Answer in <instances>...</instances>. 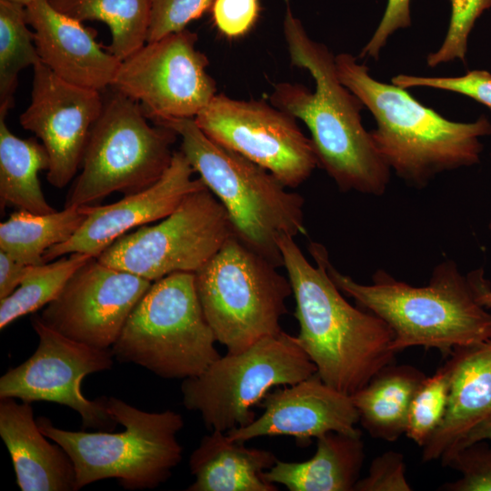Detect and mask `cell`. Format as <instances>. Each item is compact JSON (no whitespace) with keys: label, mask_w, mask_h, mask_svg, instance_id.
<instances>
[{"label":"cell","mask_w":491,"mask_h":491,"mask_svg":"<svg viewBox=\"0 0 491 491\" xmlns=\"http://www.w3.org/2000/svg\"><path fill=\"white\" fill-rule=\"evenodd\" d=\"M0 436L22 491H76L72 459L57 443L47 441L31 403L0 398Z\"/></svg>","instance_id":"44dd1931"},{"label":"cell","mask_w":491,"mask_h":491,"mask_svg":"<svg viewBox=\"0 0 491 491\" xmlns=\"http://www.w3.org/2000/svg\"><path fill=\"white\" fill-rule=\"evenodd\" d=\"M411 25L410 0H387L378 26L363 47L359 57L377 60L389 37L399 29Z\"/></svg>","instance_id":"8d00e7d4"},{"label":"cell","mask_w":491,"mask_h":491,"mask_svg":"<svg viewBox=\"0 0 491 491\" xmlns=\"http://www.w3.org/2000/svg\"><path fill=\"white\" fill-rule=\"evenodd\" d=\"M480 440L491 441V416L487 419L483 421L480 425H478L476 428H474L467 435V436L465 438V440L462 442V444L456 450L460 449L463 446H466L467 445H470L474 442L480 441Z\"/></svg>","instance_id":"f35d334b"},{"label":"cell","mask_w":491,"mask_h":491,"mask_svg":"<svg viewBox=\"0 0 491 491\" xmlns=\"http://www.w3.org/2000/svg\"><path fill=\"white\" fill-rule=\"evenodd\" d=\"M7 1H11V2H14V3L20 4V5H24V6H26L30 3H32L34 0H7Z\"/></svg>","instance_id":"60d3db41"},{"label":"cell","mask_w":491,"mask_h":491,"mask_svg":"<svg viewBox=\"0 0 491 491\" xmlns=\"http://www.w3.org/2000/svg\"><path fill=\"white\" fill-rule=\"evenodd\" d=\"M150 23L147 42L185 29L211 7L214 0H149Z\"/></svg>","instance_id":"836d02e7"},{"label":"cell","mask_w":491,"mask_h":491,"mask_svg":"<svg viewBox=\"0 0 491 491\" xmlns=\"http://www.w3.org/2000/svg\"><path fill=\"white\" fill-rule=\"evenodd\" d=\"M152 121L181 137V151L225 207L234 234L276 267L283 266L279 240L306 234L304 198L287 191L266 168L211 140L194 118Z\"/></svg>","instance_id":"5b68a950"},{"label":"cell","mask_w":491,"mask_h":491,"mask_svg":"<svg viewBox=\"0 0 491 491\" xmlns=\"http://www.w3.org/2000/svg\"><path fill=\"white\" fill-rule=\"evenodd\" d=\"M488 228H489V230H490V233H491V220H490V222H489V225H488Z\"/></svg>","instance_id":"b9f144b4"},{"label":"cell","mask_w":491,"mask_h":491,"mask_svg":"<svg viewBox=\"0 0 491 491\" xmlns=\"http://www.w3.org/2000/svg\"><path fill=\"white\" fill-rule=\"evenodd\" d=\"M364 460L361 436L328 432L316 438V450L310 459H277L262 476L289 491H354Z\"/></svg>","instance_id":"603a6c76"},{"label":"cell","mask_w":491,"mask_h":491,"mask_svg":"<svg viewBox=\"0 0 491 491\" xmlns=\"http://www.w3.org/2000/svg\"><path fill=\"white\" fill-rule=\"evenodd\" d=\"M203 312L195 274L178 272L152 282L111 347L114 357L164 379L203 373L221 356Z\"/></svg>","instance_id":"52a82bcc"},{"label":"cell","mask_w":491,"mask_h":491,"mask_svg":"<svg viewBox=\"0 0 491 491\" xmlns=\"http://www.w3.org/2000/svg\"><path fill=\"white\" fill-rule=\"evenodd\" d=\"M232 235L227 212L205 187L185 195L161 222L123 235L96 258L155 282L174 273L195 274Z\"/></svg>","instance_id":"8fae6325"},{"label":"cell","mask_w":491,"mask_h":491,"mask_svg":"<svg viewBox=\"0 0 491 491\" xmlns=\"http://www.w3.org/2000/svg\"><path fill=\"white\" fill-rule=\"evenodd\" d=\"M258 406L263 414L246 426L227 431L231 440L287 436L307 446L312 438L328 432L361 436L351 396L326 384L316 372L296 384L271 389Z\"/></svg>","instance_id":"e0dca14e"},{"label":"cell","mask_w":491,"mask_h":491,"mask_svg":"<svg viewBox=\"0 0 491 491\" xmlns=\"http://www.w3.org/2000/svg\"><path fill=\"white\" fill-rule=\"evenodd\" d=\"M151 284L91 257L38 317L46 326L74 341L111 348Z\"/></svg>","instance_id":"9a60e30c"},{"label":"cell","mask_w":491,"mask_h":491,"mask_svg":"<svg viewBox=\"0 0 491 491\" xmlns=\"http://www.w3.org/2000/svg\"><path fill=\"white\" fill-rule=\"evenodd\" d=\"M58 11L78 20L105 23L111 32L106 50L125 60L147 42L149 0H50Z\"/></svg>","instance_id":"4316f807"},{"label":"cell","mask_w":491,"mask_h":491,"mask_svg":"<svg viewBox=\"0 0 491 491\" xmlns=\"http://www.w3.org/2000/svg\"><path fill=\"white\" fill-rule=\"evenodd\" d=\"M316 372L296 336L282 330L241 352H227L200 375L184 379L183 405L199 412L208 429L226 433L252 423L253 408L273 387L296 384Z\"/></svg>","instance_id":"30bf717a"},{"label":"cell","mask_w":491,"mask_h":491,"mask_svg":"<svg viewBox=\"0 0 491 491\" xmlns=\"http://www.w3.org/2000/svg\"><path fill=\"white\" fill-rule=\"evenodd\" d=\"M401 453L389 450L375 457L367 475L359 478L354 491H411Z\"/></svg>","instance_id":"e575fe53"},{"label":"cell","mask_w":491,"mask_h":491,"mask_svg":"<svg viewBox=\"0 0 491 491\" xmlns=\"http://www.w3.org/2000/svg\"><path fill=\"white\" fill-rule=\"evenodd\" d=\"M478 300L486 308H491V289L482 294Z\"/></svg>","instance_id":"ab89813d"},{"label":"cell","mask_w":491,"mask_h":491,"mask_svg":"<svg viewBox=\"0 0 491 491\" xmlns=\"http://www.w3.org/2000/svg\"><path fill=\"white\" fill-rule=\"evenodd\" d=\"M450 388L443 420L422 447L424 462L442 460L491 416V337L448 356Z\"/></svg>","instance_id":"ffe728a7"},{"label":"cell","mask_w":491,"mask_h":491,"mask_svg":"<svg viewBox=\"0 0 491 491\" xmlns=\"http://www.w3.org/2000/svg\"><path fill=\"white\" fill-rule=\"evenodd\" d=\"M41 62L71 84L103 91L111 86L121 61L96 42V31L53 6L34 0L25 6Z\"/></svg>","instance_id":"d6986e66"},{"label":"cell","mask_w":491,"mask_h":491,"mask_svg":"<svg viewBox=\"0 0 491 491\" xmlns=\"http://www.w3.org/2000/svg\"><path fill=\"white\" fill-rule=\"evenodd\" d=\"M0 114V199L1 207L13 206L36 215L55 212L41 188L38 173L48 170L49 156L35 138L22 139L7 127Z\"/></svg>","instance_id":"d4e9b609"},{"label":"cell","mask_w":491,"mask_h":491,"mask_svg":"<svg viewBox=\"0 0 491 491\" xmlns=\"http://www.w3.org/2000/svg\"><path fill=\"white\" fill-rule=\"evenodd\" d=\"M194 169L184 153H174L163 176L152 186L105 205H86L87 216L80 228L65 243L50 247L45 262L65 255L83 253L98 257L114 241L135 227L162 220L185 195L205 186L192 177Z\"/></svg>","instance_id":"ac0fdd59"},{"label":"cell","mask_w":491,"mask_h":491,"mask_svg":"<svg viewBox=\"0 0 491 491\" xmlns=\"http://www.w3.org/2000/svg\"><path fill=\"white\" fill-rule=\"evenodd\" d=\"M86 216V205L47 215L17 210L0 224V250L25 265L45 264V253L70 239Z\"/></svg>","instance_id":"484cf974"},{"label":"cell","mask_w":491,"mask_h":491,"mask_svg":"<svg viewBox=\"0 0 491 491\" xmlns=\"http://www.w3.org/2000/svg\"><path fill=\"white\" fill-rule=\"evenodd\" d=\"M451 366L447 360L431 376H426L416 391L408 411L405 435L423 447L440 426L450 388Z\"/></svg>","instance_id":"f546056e"},{"label":"cell","mask_w":491,"mask_h":491,"mask_svg":"<svg viewBox=\"0 0 491 491\" xmlns=\"http://www.w3.org/2000/svg\"><path fill=\"white\" fill-rule=\"evenodd\" d=\"M276 268L234 234L195 273L205 316L228 353L282 331L279 321L293 290Z\"/></svg>","instance_id":"9c48e42d"},{"label":"cell","mask_w":491,"mask_h":491,"mask_svg":"<svg viewBox=\"0 0 491 491\" xmlns=\"http://www.w3.org/2000/svg\"><path fill=\"white\" fill-rule=\"evenodd\" d=\"M29 265L23 264L0 250V299L11 295L21 284Z\"/></svg>","instance_id":"74e56055"},{"label":"cell","mask_w":491,"mask_h":491,"mask_svg":"<svg viewBox=\"0 0 491 491\" xmlns=\"http://www.w3.org/2000/svg\"><path fill=\"white\" fill-rule=\"evenodd\" d=\"M91 257L87 254L72 253L43 265L29 266L19 286L0 299V329L51 303L73 274Z\"/></svg>","instance_id":"83f0119b"},{"label":"cell","mask_w":491,"mask_h":491,"mask_svg":"<svg viewBox=\"0 0 491 491\" xmlns=\"http://www.w3.org/2000/svg\"><path fill=\"white\" fill-rule=\"evenodd\" d=\"M450 21L443 44L426 55V65L436 67L459 60L466 61L468 36L477 18L491 7V0H449Z\"/></svg>","instance_id":"4dcf8cb0"},{"label":"cell","mask_w":491,"mask_h":491,"mask_svg":"<svg viewBox=\"0 0 491 491\" xmlns=\"http://www.w3.org/2000/svg\"><path fill=\"white\" fill-rule=\"evenodd\" d=\"M197 39L185 28L146 42L121 61L110 87L137 101L151 120L195 118L216 95Z\"/></svg>","instance_id":"4fadbf2b"},{"label":"cell","mask_w":491,"mask_h":491,"mask_svg":"<svg viewBox=\"0 0 491 491\" xmlns=\"http://www.w3.org/2000/svg\"><path fill=\"white\" fill-rule=\"evenodd\" d=\"M278 246L296 301L297 342L321 379L351 396L394 363V333L380 317L345 299L328 275L324 246L309 244L316 266L294 237H282Z\"/></svg>","instance_id":"7a4b0ae2"},{"label":"cell","mask_w":491,"mask_h":491,"mask_svg":"<svg viewBox=\"0 0 491 491\" xmlns=\"http://www.w3.org/2000/svg\"><path fill=\"white\" fill-rule=\"evenodd\" d=\"M178 135L147 122L140 104L113 89L85 148L65 207L92 205L114 192L129 195L155 184L169 167Z\"/></svg>","instance_id":"ba28073f"},{"label":"cell","mask_w":491,"mask_h":491,"mask_svg":"<svg viewBox=\"0 0 491 491\" xmlns=\"http://www.w3.org/2000/svg\"><path fill=\"white\" fill-rule=\"evenodd\" d=\"M443 466L454 468L461 477L444 484V491H491V441L480 440L461 447L441 460Z\"/></svg>","instance_id":"1f68e13d"},{"label":"cell","mask_w":491,"mask_h":491,"mask_svg":"<svg viewBox=\"0 0 491 491\" xmlns=\"http://www.w3.org/2000/svg\"><path fill=\"white\" fill-rule=\"evenodd\" d=\"M283 31L291 64L307 70L316 88L311 92L301 84L279 83L274 86L271 104L305 123L319 166L340 190L383 195L390 168L362 124V102L337 75L336 55L308 36L289 5Z\"/></svg>","instance_id":"6da1fadb"},{"label":"cell","mask_w":491,"mask_h":491,"mask_svg":"<svg viewBox=\"0 0 491 491\" xmlns=\"http://www.w3.org/2000/svg\"><path fill=\"white\" fill-rule=\"evenodd\" d=\"M391 83L408 89L428 87L466 95L491 110V74L486 70H472L456 77H432L397 75Z\"/></svg>","instance_id":"d6a6232c"},{"label":"cell","mask_w":491,"mask_h":491,"mask_svg":"<svg viewBox=\"0 0 491 491\" xmlns=\"http://www.w3.org/2000/svg\"><path fill=\"white\" fill-rule=\"evenodd\" d=\"M25 6L0 0V114L14 105L20 72L41 62L28 28Z\"/></svg>","instance_id":"f1b7e54d"},{"label":"cell","mask_w":491,"mask_h":491,"mask_svg":"<svg viewBox=\"0 0 491 491\" xmlns=\"http://www.w3.org/2000/svg\"><path fill=\"white\" fill-rule=\"evenodd\" d=\"M32 326L38 346L27 360L1 376L0 398L57 403L77 412L84 428H115L118 423L108 410L107 397L89 400L81 391L87 375L111 369V348L74 341L46 326L38 316L32 317Z\"/></svg>","instance_id":"5bb4252c"},{"label":"cell","mask_w":491,"mask_h":491,"mask_svg":"<svg viewBox=\"0 0 491 491\" xmlns=\"http://www.w3.org/2000/svg\"><path fill=\"white\" fill-rule=\"evenodd\" d=\"M425 377L411 365L393 363L351 395L359 422L372 437L394 442L405 434L412 398Z\"/></svg>","instance_id":"cb8c5ba5"},{"label":"cell","mask_w":491,"mask_h":491,"mask_svg":"<svg viewBox=\"0 0 491 491\" xmlns=\"http://www.w3.org/2000/svg\"><path fill=\"white\" fill-rule=\"evenodd\" d=\"M194 119L211 140L266 168L286 187H297L319 166L296 119L263 100L216 94Z\"/></svg>","instance_id":"7c38bea8"},{"label":"cell","mask_w":491,"mask_h":491,"mask_svg":"<svg viewBox=\"0 0 491 491\" xmlns=\"http://www.w3.org/2000/svg\"><path fill=\"white\" fill-rule=\"evenodd\" d=\"M324 261L328 275L346 296L384 320L394 333L393 348L398 352L423 346L448 356L454 349L491 337V313L479 296L491 289L483 269L463 274L452 260L437 265L429 283L413 286L379 269L372 284L364 285Z\"/></svg>","instance_id":"3957f363"},{"label":"cell","mask_w":491,"mask_h":491,"mask_svg":"<svg viewBox=\"0 0 491 491\" xmlns=\"http://www.w3.org/2000/svg\"><path fill=\"white\" fill-rule=\"evenodd\" d=\"M277 458L266 449L246 447L226 433L213 430L192 452L189 466L195 482L187 491H277L262 474Z\"/></svg>","instance_id":"7402d4cb"},{"label":"cell","mask_w":491,"mask_h":491,"mask_svg":"<svg viewBox=\"0 0 491 491\" xmlns=\"http://www.w3.org/2000/svg\"><path fill=\"white\" fill-rule=\"evenodd\" d=\"M103 106L100 91L66 82L42 62L33 66L31 102L19 121L42 141L50 163L46 178L53 186L67 185L81 167Z\"/></svg>","instance_id":"2e32d148"},{"label":"cell","mask_w":491,"mask_h":491,"mask_svg":"<svg viewBox=\"0 0 491 491\" xmlns=\"http://www.w3.org/2000/svg\"><path fill=\"white\" fill-rule=\"evenodd\" d=\"M337 75L366 107L376 127L370 131L377 152L396 175L423 188L437 175L474 165L483 151L481 137L491 122H456L418 102L406 89L375 79L351 54L336 55Z\"/></svg>","instance_id":"277c9868"},{"label":"cell","mask_w":491,"mask_h":491,"mask_svg":"<svg viewBox=\"0 0 491 491\" xmlns=\"http://www.w3.org/2000/svg\"><path fill=\"white\" fill-rule=\"evenodd\" d=\"M107 407L123 431H69L45 416L36 423L72 459L76 490L108 478L129 490L158 487L182 460L183 448L176 439L184 426L182 416L171 410L143 411L115 396L107 397Z\"/></svg>","instance_id":"8992f818"},{"label":"cell","mask_w":491,"mask_h":491,"mask_svg":"<svg viewBox=\"0 0 491 491\" xmlns=\"http://www.w3.org/2000/svg\"><path fill=\"white\" fill-rule=\"evenodd\" d=\"M211 11L218 31L228 38H237L254 26L260 6L258 0H214Z\"/></svg>","instance_id":"d590c367"}]
</instances>
